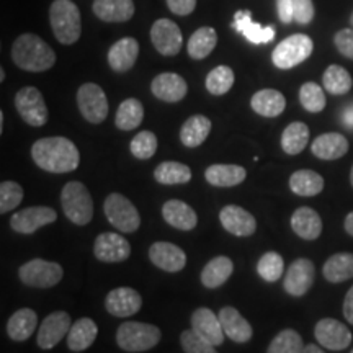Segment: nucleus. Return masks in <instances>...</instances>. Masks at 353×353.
Returning <instances> with one entry per match:
<instances>
[{"label": "nucleus", "mask_w": 353, "mask_h": 353, "mask_svg": "<svg viewBox=\"0 0 353 353\" xmlns=\"http://www.w3.org/2000/svg\"><path fill=\"white\" fill-rule=\"evenodd\" d=\"M32 157L39 169L50 174H68L81 164L77 145L64 136L38 139L32 145Z\"/></svg>", "instance_id": "nucleus-1"}, {"label": "nucleus", "mask_w": 353, "mask_h": 353, "mask_svg": "<svg viewBox=\"0 0 353 353\" xmlns=\"http://www.w3.org/2000/svg\"><path fill=\"white\" fill-rule=\"evenodd\" d=\"M12 61L28 72H44L56 64V52L38 34L25 33L13 43Z\"/></svg>", "instance_id": "nucleus-2"}, {"label": "nucleus", "mask_w": 353, "mask_h": 353, "mask_svg": "<svg viewBox=\"0 0 353 353\" xmlns=\"http://www.w3.org/2000/svg\"><path fill=\"white\" fill-rule=\"evenodd\" d=\"M52 33L61 44H74L82 34L81 10L72 0H54L50 8Z\"/></svg>", "instance_id": "nucleus-3"}, {"label": "nucleus", "mask_w": 353, "mask_h": 353, "mask_svg": "<svg viewBox=\"0 0 353 353\" xmlns=\"http://www.w3.org/2000/svg\"><path fill=\"white\" fill-rule=\"evenodd\" d=\"M64 214L76 226H87L94 218V200L82 182H69L61 192Z\"/></svg>", "instance_id": "nucleus-4"}, {"label": "nucleus", "mask_w": 353, "mask_h": 353, "mask_svg": "<svg viewBox=\"0 0 353 353\" xmlns=\"http://www.w3.org/2000/svg\"><path fill=\"white\" fill-rule=\"evenodd\" d=\"M162 334L157 325L126 321L117 330V343L125 352L151 350L161 342Z\"/></svg>", "instance_id": "nucleus-5"}, {"label": "nucleus", "mask_w": 353, "mask_h": 353, "mask_svg": "<svg viewBox=\"0 0 353 353\" xmlns=\"http://www.w3.org/2000/svg\"><path fill=\"white\" fill-rule=\"evenodd\" d=\"M20 281L30 288L48 290L63 280L64 270L59 263L44 259H33L19 268Z\"/></svg>", "instance_id": "nucleus-6"}, {"label": "nucleus", "mask_w": 353, "mask_h": 353, "mask_svg": "<svg viewBox=\"0 0 353 353\" xmlns=\"http://www.w3.org/2000/svg\"><path fill=\"white\" fill-rule=\"evenodd\" d=\"M314 50V43L307 34L296 33L283 39L272 52V61L278 69H293L307 59Z\"/></svg>", "instance_id": "nucleus-7"}, {"label": "nucleus", "mask_w": 353, "mask_h": 353, "mask_svg": "<svg viewBox=\"0 0 353 353\" xmlns=\"http://www.w3.org/2000/svg\"><path fill=\"white\" fill-rule=\"evenodd\" d=\"M103 211L110 224L117 228L120 232H136L141 226V216L138 213V208L121 193L108 195L103 203Z\"/></svg>", "instance_id": "nucleus-8"}, {"label": "nucleus", "mask_w": 353, "mask_h": 353, "mask_svg": "<svg viewBox=\"0 0 353 353\" xmlns=\"http://www.w3.org/2000/svg\"><path fill=\"white\" fill-rule=\"evenodd\" d=\"M77 107L81 114L92 125H100L108 117V99L103 88L94 82H87L77 90Z\"/></svg>", "instance_id": "nucleus-9"}, {"label": "nucleus", "mask_w": 353, "mask_h": 353, "mask_svg": "<svg viewBox=\"0 0 353 353\" xmlns=\"http://www.w3.org/2000/svg\"><path fill=\"white\" fill-rule=\"evenodd\" d=\"M15 108L26 125L39 128L46 125L48 108L37 87H23L15 95Z\"/></svg>", "instance_id": "nucleus-10"}, {"label": "nucleus", "mask_w": 353, "mask_h": 353, "mask_svg": "<svg viewBox=\"0 0 353 353\" xmlns=\"http://www.w3.org/2000/svg\"><path fill=\"white\" fill-rule=\"evenodd\" d=\"M316 278V267L309 259H296L290 265L283 280V288L290 296L301 298L311 290Z\"/></svg>", "instance_id": "nucleus-11"}, {"label": "nucleus", "mask_w": 353, "mask_h": 353, "mask_svg": "<svg viewBox=\"0 0 353 353\" xmlns=\"http://www.w3.org/2000/svg\"><path fill=\"white\" fill-rule=\"evenodd\" d=\"M151 41L162 56H176L182 50L183 37L179 25L169 19H159L151 28Z\"/></svg>", "instance_id": "nucleus-12"}, {"label": "nucleus", "mask_w": 353, "mask_h": 353, "mask_svg": "<svg viewBox=\"0 0 353 353\" xmlns=\"http://www.w3.org/2000/svg\"><path fill=\"white\" fill-rule=\"evenodd\" d=\"M70 327H72V321H70V316L68 312H51V314L41 322V325H39L38 329V347L43 348V350H51V348H54L57 343L69 334Z\"/></svg>", "instance_id": "nucleus-13"}, {"label": "nucleus", "mask_w": 353, "mask_h": 353, "mask_svg": "<svg viewBox=\"0 0 353 353\" xmlns=\"http://www.w3.org/2000/svg\"><path fill=\"white\" fill-rule=\"evenodd\" d=\"M57 219L56 210L50 206H30L10 218V228L19 234H33Z\"/></svg>", "instance_id": "nucleus-14"}, {"label": "nucleus", "mask_w": 353, "mask_h": 353, "mask_svg": "<svg viewBox=\"0 0 353 353\" xmlns=\"http://www.w3.org/2000/svg\"><path fill=\"white\" fill-rule=\"evenodd\" d=\"M316 341L321 343V347L327 348V350H343L352 343V332L343 322L332 319V317H325L321 319L314 327Z\"/></svg>", "instance_id": "nucleus-15"}, {"label": "nucleus", "mask_w": 353, "mask_h": 353, "mask_svg": "<svg viewBox=\"0 0 353 353\" xmlns=\"http://www.w3.org/2000/svg\"><path fill=\"white\" fill-rule=\"evenodd\" d=\"M94 255L103 263H120L130 259L131 245L117 232H103L95 239Z\"/></svg>", "instance_id": "nucleus-16"}, {"label": "nucleus", "mask_w": 353, "mask_h": 353, "mask_svg": "<svg viewBox=\"0 0 353 353\" xmlns=\"http://www.w3.org/2000/svg\"><path fill=\"white\" fill-rule=\"evenodd\" d=\"M105 307L114 317H131L138 314L139 309L143 307V298L138 291L130 288V286H121V288H114L107 294Z\"/></svg>", "instance_id": "nucleus-17"}, {"label": "nucleus", "mask_w": 353, "mask_h": 353, "mask_svg": "<svg viewBox=\"0 0 353 353\" xmlns=\"http://www.w3.org/2000/svg\"><path fill=\"white\" fill-rule=\"evenodd\" d=\"M149 259L157 268L169 273L182 272L187 265V254L183 249L165 241L154 242L149 249Z\"/></svg>", "instance_id": "nucleus-18"}, {"label": "nucleus", "mask_w": 353, "mask_h": 353, "mask_svg": "<svg viewBox=\"0 0 353 353\" xmlns=\"http://www.w3.org/2000/svg\"><path fill=\"white\" fill-rule=\"evenodd\" d=\"M219 221L229 234L236 237H249L257 231V221L252 213L237 205H228L221 210Z\"/></svg>", "instance_id": "nucleus-19"}, {"label": "nucleus", "mask_w": 353, "mask_h": 353, "mask_svg": "<svg viewBox=\"0 0 353 353\" xmlns=\"http://www.w3.org/2000/svg\"><path fill=\"white\" fill-rule=\"evenodd\" d=\"M192 329L205 339L206 342L219 347L224 343L226 334H224L223 325H221L219 316H216L208 307H198L192 314Z\"/></svg>", "instance_id": "nucleus-20"}, {"label": "nucleus", "mask_w": 353, "mask_h": 353, "mask_svg": "<svg viewBox=\"0 0 353 353\" xmlns=\"http://www.w3.org/2000/svg\"><path fill=\"white\" fill-rule=\"evenodd\" d=\"M151 92L159 100L165 103H176L183 100L188 92L187 81L175 72H162L154 77L151 83Z\"/></svg>", "instance_id": "nucleus-21"}, {"label": "nucleus", "mask_w": 353, "mask_h": 353, "mask_svg": "<svg viewBox=\"0 0 353 353\" xmlns=\"http://www.w3.org/2000/svg\"><path fill=\"white\" fill-rule=\"evenodd\" d=\"M218 316H219L221 325H223L224 334H226V337L231 339L232 342L245 343L252 339L254 335L252 325H250V322L247 321L245 317H242V314L236 307H231V306L223 307Z\"/></svg>", "instance_id": "nucleus-22"}, {"label": "nucleus", "mask_w": 353, "mask_h": 353, "mask_svg": "<svg viewBox=\"0 0 353 353\" xmlns=\"http://www.w3.org/2000/svg\"><path fill=\"white\" fill-rule=\"evenodd\" d=\"M139 56L138 39L126 37L118 39L108 51V64L114 72H128L136 64Z\"/></svg>", "instance_id": "nucleus-23"}, {"label": "nucleus", "mask_w": 353, "mask_h": 353, "mask_svg": "<svg viewBox=\"0 0 353 353\" xmlns=\"http://www.w3.org/2000/svg\"><path fill=\"white\" fill-rule=\"evenodd\" d=\"M97 19L107 23H123L132 19L136 7L132 0H94L92 6Z\"/></svg>", "instance_id": "nucleus-24"}, {"label": "nucleus", "mask_w": 353, "mask_h": 353, "mask_svg": "<svg viewBox=\"0 0 353 353\" xmlns=\"http://www.w3.org/2000/svg\"><path fill=\"white\" fill-rule=\"evenodd\" d=\"M311 151L321 161H337L348 152V141L341 132H325L312 141Z\"/></svg>", "instance_id": "nucleus-25"}, {"label": "nucleus", "mask_w": 353, "mask_h": 353, "mask_svg": "<svg viewBox=\"0 0 353 353\" xmlns=\"http://www.w3.org/2000/svg\"><path fill=\"white\" fill-rule=\"evenodd\" d=\"M291 229L304 241H316L322 234V219L316 210L301 206L291 216Z\"/></svg>", "instance_id": "nucleus-26"}, {"label": "nucleus", "mask_w": 353, "mask_h": 353, "mask_svg": "<svg viewBox=\"0 0 353 353\" xmlns=\"http://www.w3.org/2000/svg\"><path fill=\"white\" fill-rule=\"evenodd\" d=\"M162 216L165 223L180 231H192L196 228L198 216L192 206L182 200H169L162 206Z\"/></svg>", "instance_id": "nucleus-27"}, {"label": "nucleus", "mask_w": 353, "mask_h": 353, "mask_svg": "<svg viewBox=\"0 0 353 353\" xmlns=\"http://www.w3.org/2000/svg\"><path fill=\"white\" fill-rule=\"evenodd\" d=\"M250 107L260 117L276 118L285 112L286 99L281 92L275 88H263V90L255 92L250 99Z\"/></svg>", "instance_id": "nucleus-28"}, {"label": "nucleus", "mask_w": 353, "mask_h": 353, "mask_svg": "<svg viewBox=\"0 0 353 353\" xmlns=\"http://www.w3.org/2000/svg\"><path fill=\"white\" fill-rule=\"evenodd\" d=\"M245 176L247 170L244 167L234 164H213L205 170L206 182L219 188L237 187L244 182Z\"/></svg>", "instance_id": "nucleus-29"}, {"label": "nucleus", "mask_w": 353, "mask_h": 353, "mask_svg": "<svg viewBox=\"0 0 353 353\" xmlns=\"http://www.w3.org/2000/svg\"><path fill=\"white\" fill-rule=\"evenodd\" d=\"M234 28L241 34L249 39L254 44H265L270 43L275 38V30L272 26H262L259 23H254L252 15L249 10H239L234 15Z\"/></svg>", "instance_id": "nucleus-30"}, {"label": "nucleus", "mask_w": 353, "mask_h": 353, "mask_svg": "<svg viewBox=\"0 0 353 353\" xmlns=\"http://www.w3.org/2000/svg\"><path fill=\"white\" fill-rule=\"evenodd\" d=\"M38 325V314L30 307H21L13 312L7 322V334L12 341L25 342L32 337Z\"/></svg>", "instance_id": "nucleus-31"}, {"label": "nucleus", "mask_w": 353, "mask_h": 353, "mask_svg": "<svg viewBox=\"0 0 353 353\" xmlns=\"http://www.w3.org/2000/svg\"><path fill=\"white\" fill-rule=\"evenodd\" d=\"M234 272L232 260L226 255H218V257L211 259L208 263L203 267L201 272V283L205 288L216 290L223 286L231 278Z\"/></svg>", "instance_id": "nucleus-32"}, {"label": "nucleus", "mask_w": 353, "mask_h": 353, "mask_svg": "<svg viewBox=\"0 0 353 353\" xmlns=\"http://www.w3.org/2000/svg\"><path fill=\"white\" fill-rule=\"evenodd\" d=\"M211 120L203 114H193L180 128V141L185 148H198L211 132Z\"/></svg>", "instance_id": "nucleus-33"}, {"label": "nucleus", "mask_w": 353, "mask_h": 353, "mask_svg": "<svg viewBox=\"0 0 353 353\" xmlns=\"http://www.w3.org/2000/svg\"><path fill=\"white\" fill-rule=\"evenodd\" d=\"M99 335V327L90 317H82L76 321L68 334V347L72 352H83L92 347Z\"/></svg>", "instance_id": "nucleus-34"}, {"label": "nucleus", "mask_w": 353, "mask_h": 353, "mask_svg": "<svg viewBox=\"0 0 353 353\" xmlns=\"http://www.w3.org/2000/svg\"><path fill=\"white\" fill-rule=\"evenodd\" d=\"M322 275L329 283H343L353 278V254L339 252L325 260Z\"/></svg>", "instance_id": "nucleus-35"}, {"label": "nucleus", "mask_w": 353, "mask_h": 353, "mask_svg": "<svg viewBox=\"0 0 353 353\" xmlns=\"http://www.w3.org/2000/svg\"><path fill=\"white\" fill-rule=\"evenodd\" d=\"M218 44V33L211 26H201L188 39L187 51L188 56L195 61L208 57Z\"/></svg>", "instance_id": "nucleus-36"}, {"label": "nucleus", "mask_w": 353, "mask_h": 353, "mask_svg": "<svg viewBox=\"0 0 353 353\" xmlns=\"http://www.w3.org/2000/svg\"><path fill=\"white\" fill-rule=\"evenodd\" d=\"M290 188L294 195L316 196L324 190V179L314 170H296L290 176Z\"/></svg>", "instance_id": "nucleus-37"}, {"label": "nucleus", "mask_w": 353, "mask_h": 353, "mask_svg": "<svg viewBox=\"0 0 353 353\" xmlns=\"http://www.w3.org/2000/svg\"><path fill=\"white\" fill-rule=\"evenodd\" d=\"M309 143V128L301 121H293L285 128L281 134V149L288 156L301 154Z\"/></svg>", "instance_id": "nucleus-38"}, {"label": "nucleus", "mask_w": 353, "mask_h": 353, "mask_svg": "<svg viewBox=\"0 0 353 353\" xmlns=\"http://www.w3.org/2000/svg\"><path fill=\"white\" fill-rule=\"evenodd\" d=\"M144 120V107L138 99H126L117 110L114 125L121 131L136 130Z\"/></svg>", "instance_id": "nucleus-39"}, {"label": "nucleus", "mask_w": 353, "mask_h": 353, "mask_svg": "<svg viewBox=\"0 0 353 353\" xmlns=\"http://www.w3.org/2000/svg\"><path fill=\"white\" fill-rule=\"evenodd\" d=\"M192 170L182 162L167 161L162 162L154 170V179L161 185H183L192 180Z\"/></svg>", "instance_id": "nucleus-40"}, {"label": "nucleus", "mask_w": 353, "mask_h": 353, "mask_svg": "<svg viewBox=\"0 0 353 353\" xmlns=\"http://www.w3.org/2000/svg\"><path fill=\"white\" fill-rule=\"evenodd\" d=\"M322 83L324 88L332 95H345L350 92L353 85V79L347 69L342 65L332 64L325 69L324 76H322Z\"/></svg>", "instance_id": "nucleus-41"}, {"label": "nucleus", "mask_w": 353, "mask_h": 353, "mask_svg": "<svg viewBox=\"0 0 353 353\" xmlns=\"http://www.w3.org/2000/svg\"><path fill=\"white\" fill-rule=\"evenodd\" d=\"M304 342L296 330L285 329L276 334L267 348V353H304Z\"/></svg>", "instance_id": "nucleus-42"}, {"label": "nucleus", "mask_w": 353, "mask_h": 353, "mask_svg": "<svg viewBox=\"0 0 353 353\" xmlns=\"http://www.w3.org/2000/svg\"><path fill=\"white\" fill-rule=\"evenodd\" d=\"M234 70L229 65H218L206 76V90L211 95H224L234 85Z\"/></svg>", "instance_id": "nucleus-43"}, {"label": "nucleus", "mask_w": 353, "mask_h": 353, "mask_svg": "<svg viewBox=\"0 0 353 353\" xmlns=\"http://www.w3.org/2000/svg\"><path fill=\"white\" fill-rule=\"evenodd\" d=\"M285 272V262L278 252H265L257 262V273L267 283H275Z\"/></svg>", "instance_id": "nucleus-44"}, {"label": "nucleus", "mask_w": 353, "mask_h": 353, "mask_svg": "<svg viewBox=\"0 0 353 353\" xmlns=\"http://www.w3.org/2000/svg\"><path fill=\"white\" fill-rule=\"evenodd\" d=\"M299 101L303 108L309 113H321L325 108V94L322 87L316 82H306L299 88Z\"/></svg>", "instance_id": "nucleus-45"}, {"label": "nucleus", "mask_w": 353, "mask_h": 353, "mask_svg": "<svg viewBox=\"0 0 353 353\" xmlns=\"http://www.w3.org/2000/svg\"><path fill=\"white\" fill-rule=\"evenodd\" d=\"M157 136L152 131H141L134 136L130 144L131 154L139 161H148L157 152Z\"/></svg>", "instance_id": "nucleus-46"}, {"label": "nucleus", "mask_w": 353, "mask_h": 353, "mask_svg": "<svg viewBox=\"0 0 353 353\" xmlns=\"http://www.w3.org/2000/svg\"><path fill=\"white\" fill-rule=\"evenodd\" d=\"M23 201V188L17 182L6 180L0 183V213H10Z\"/></svg>", "instance_id": "nucleus-47"}, {"label": "nucleus", "mask_w": 353, "mask_h": 353, "mask_svg": "<svg viewBox=\"0 0 353 353\" xmlns=\"http://www.w3.org/2000/svg\"><path fill=\"white\" fill-rule=\"evenodd\" d=\"M180 343L185 353H218L216 345L201 339L195 330H183L180 335Z\"/></svg>", "instance_id": "nucleus-48"}, {"label": "nucleus", "mask_w": 353, "mask_h": 353, "mask_svg": "<svg viewBox=\"0 0 353 353\" xmlns=\"http://www.w3.org/2000/svg\"><path fill=\"white\" fill-rule=\"evenodd\" d=\"M314 3L312 0H294L293 17L298 25H309L314 19Z\"/></svg>", "instance_id": "nucleus-49"}, {"label": "nucleus", "mask_w": 353, "mask_h": 353, "mask_svg": "<svg viewBox=\"0 0 353 353\" xmlns=\"http://www.w3.org/2000/svg\"><path fill=\"white\" fill-rule=\"evenodd\" d=\"M334 44L343 57L353 61V28H343L335 33Z\"/></svg>", "instance_id": "nucleus-50"}, {"label": "nucleus", "mask_w": 353, "mask_h": 353, "mask_svg": "<svg viewBox=\"0 0 353 353\" xmlns=\"http://www.w3.org/2000/svg\"><path fill=\"white\" fill-rule=\"evenodd\" d=\"M167 7L175 15H190L196 8V0H167Z\"/></svg>", "instance_id": "nucleus-51"}, {"label": "nucleus", "mask_w": 353, "mask_h": 353, "mask_svg": "<svg viewBox=\"0 0 353 353\" xmlns=\"http://www.w3.org/2000/svg\"><path fill=\"white\" fill-rule=\"evenodd\" d=\"M293 6H294V0H276L278 19L283 21L285 25H290L291 21H294Z\"/></svg>", "instance_id": "nucleus-52"}, {"label": "nucleus", "mask_w": 353, "mask_h": 353, "mask_svg": "<svg viewBox=\"0 0 353 353\" xmlns=\"http://www.w3.org/2000/svg\"><path fill=\"white\" fill-rule=\"evenodd\" d=\"M343 316L353 325V286L347 291L345 299H343Z\"/></svg>", "instance_id": "nucleus-53"}, {"label": "nucleus", "mask_w": 353, "mask_h": 353, "mask_svg": "<svg viewBox=\"0 0 353 353\" xmlns=\"http://www.w3.org/2000/svg\"><path fill=\"white\" fill-rule=\"evenodd\" d=\"M343 228H345V231H347L348 236L353 237V211H352V213L347 214L345 224H343Z\"/></svg>", "instance_id": "nucleus-54"}, {"label": "nucleus", "mask_w": 353, "mask_h": 353, "mask_svg": "<svg viewBox=\"0 0 353 353\" xmlns=\"http://www.w3.org/2000/svg\"><path fill=\"white\" fill-rule=\"evenodd\" d=\"M304 353H324V352H322L321 347L314 345V343H307V345L304 347Z\"/></svg>", "instance_id": "nucleus-55"}, {"label": "nucleus", "mask_w": 353, "mask_h": 353, "mask_svg": "<svg viewBox=\"0 0 353 353\" xmlns=\"http://www.w3.org/2000/svg\"><path fill=\"white\" fill-rule=\"evenodd\" d=\"M345 125L353 126V108L348 110V112L345 113Z\"/></svg>", "instance_id": "nucleus-56"}, {"label": "nucleus", "mask_w": 353, "mask_h": 353, "mask_svg": "<svg viewBox=\"0 0 353 353\" xmlns=\"http://www.w3.org/2000/svg\"><path fill=\"white\" fill-rule=\"evenodd\" d=\"M3 121H6V118H3V112H0V132H3Z\"/></svg>", "instance_id": "nucleus-57"}, {"label": "nucleus", "mask_w": 353, "mask_h": 353, "mask_svg": "<svg viewBox=\"0 0 353 353\" xmlns=\"http://www.w3.org/2000/svg\"><path fill=\"white\" fill-rule=\"evenodd\" d=\"M6 81V70H3V68L0 69V82Z\"/></svg>", "instance_id": "nucleus-58"}, {"label": "nucleus", "mask_w": 353, "mask_h": 353, "mask_svg": "<svg viewBox=\"0 0 353 353\" xmlns=\"http://www.w3.org/2000/svg\"><path fill=\"white\" fill-rule=\"evenodd\" d=\"M350 183H352V187H353V165H352V170H350Z\"/></svg>", "instance_id": "nucleus-59"}, {"label": "nucleus", "mask_w": 353, "mask_h": 353, "mask_svg": "<svg viewBox=\"0 0 353 353\" xmlns=\"http://www.w3.org/2000/svg\"><path fill=\"white\" fill-rule=\"evenodd\" d=\"M350 26L353 28V13H352V17H350Z\"/></svg>", "instance_id": "nucleus-60"}, {"label": "nucleus", "mask_w": 353, "mask_h": 353, "mask_svg": "<svg viewBox=\"0 0 353 353\" xmlns=\"http://www.w3.org/2000/svg\"><path fill=\"white\" fill-rule=\"evenodd\" d=\"M350 353H353V350H352V352H350Z\"/></svg>", "instance_id": "nucleus-61"}]
</instances>
